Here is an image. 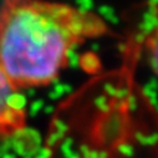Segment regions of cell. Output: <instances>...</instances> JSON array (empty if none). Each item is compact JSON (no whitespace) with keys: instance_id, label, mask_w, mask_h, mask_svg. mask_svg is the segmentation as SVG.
<instances>
[{"instance_id":"cell-1","label":"cell","mask_w":158,"mask_h":158,"mask_svg":"<svg viewBox=\"0 0 158 158\" xmlns=\"http://www.w3.org/2000/svg\"><path fill=\"white\" fill-rule=\"evenodd\" d=\"M108 27L98 15L49 0H4L0 6V67L18 87L52 82L70 52Z\"/></svg>"},{"instance_id":"cell-4","label":"cell","mask_w":158,"mask_h":158,"mask_svg":"<svg viewBox=\"0 0 158 158\" xmlns=\"http://www.w3.org/2000/svg\"><path fill=\"white\" fill-rule=\"evenodd\" d=\"M157 27H158V26H157Z\"/></svg>"},{"instance_id":"cell-3","label":"cell","mask_w":158,"mask_h":158,"mask_svg":"<svg viewBox=\"0 0 158 158\" xmlns=\"http://www.w3.org/2000/svg\"><path fill=\"white\" fill-rule=\"evenodd\" d=\"M147 52H148V59L149 64L154 71V73L158 76V27H156L152 34L147 39Z\"/></svg>"},{"instance_id":"cell-2","label":"cell","mask_w":158,"mask_h":158,"mask_svg":"<svg viewBox=\"0 0 158 158\" xmlns=\"http://www.w3.org/2000/svg\"><path fill=\"white\" fill-rule=\"evenodd\" d=\"M25 123L26 98L0 67V136H13Z\"/></svg>"}]
</instances>
